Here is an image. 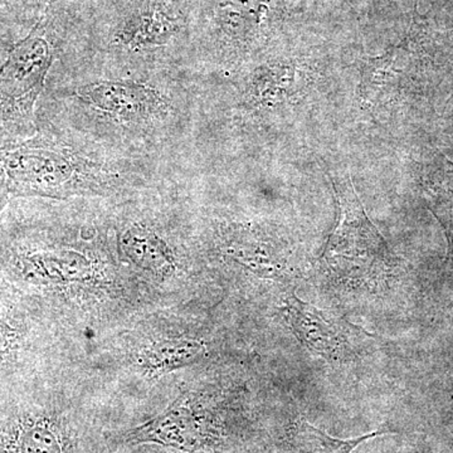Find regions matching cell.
I'll list each match as a JSON object with an SVG mask.
<instances>
[{
	"instance_id": "6da1fadb",
	"label": "cell",
	"mask_w": 453,
	"mask_h": 453,
	"mask_svg": "<svg viewBox=\"0 0 453 453\" xmlns=\"http://www.w3.org/2000/svg\"><path fill=\"white\" fill-rule=\"evenodd\" d=\"M124 184L115 164L58 136L0 145V189L16 198L109 196Z\"/></svg>"
},
{
	"instance_id": "7a4b0ae2",
	"label": "cell",
	"mask_w": 453,
	"mask_h": 453,
	"mask_svg": "<svg viewBox=\"0 0 453 453\" xmlns=\"http://www.w3.org/2000/svg\"><path fill=\"white\" fill-rule=\"evenodd\" d=\"M338 220L327 240L321 266L335 281L381 282L395 273L388 243L366 216L349 175L332 178Z\"/></svg>"
},
{
	"instance_id": "3957f363",
	"label": "cell",
	"mask_w": 453,
	"mask_h": 453,
	"mask_svg": "<svg viewBox=\"0 0 453 453\" xmlns=\"http://www.w3.org/2000/svg\"><path fill=\"white\" fill-rule=\"evenodd\" d=\"M74 105L112 130L142 136L172 120V98L162 88L140 80L98 79L71 91Z\"/></svg>"
},
{
	"instance_id": "277c9868",
	"label": "cell",
	"mask_w": 453,
	"mask_h": 453,
	"mask_svg": "<svg viewBox=\"0 0 453 453\" xmlns=\"http://www.w3.org/2000/svg\"><path fill=\"white\" fill-rule=\"evenodd\" d=\"M56 58V46L38 26L0 65V134L35 127V104Z\"/></svg>"
},
{
	"instance_id": "5b68a950",
	"label": "cell",
	"mask_w": 453,
	"mask_h": 453,
	"mask_svg": "<svg viewBox=\"0 0 453 453\" xmlns=\"http://www.w3.org/2000/svg\"><path fill=\"white\" fill-rule=\"evenodd\" d=\"M97 265L88 252L67 246L42 244L14 238L0 246V273L7 281L25 288L94 281Z\"/></svg>"
},
{
	"instance_id": "8992f818",
	"label": "cell",
	"mask_w": 453,
	"mask_h": 453,
	"mask_svg": "<svg viewBox=\"0 0 453 453\" xmlns=\"http://www.w3.org/2000/svg\"><path fill=\"white\" fill-rule=\"evenodd\" d=\"M292 332L309 350L333 362H344L354 356L351 326L342 318L310 305L295 294L288 295L282 308Z\"/></svg>"
},
{
	"instance_id": "52a82bcc",
	"label": "cell",
	"mask_w": 453,
	"mask_h": 453,
	"mask_svg": "<svg viewBox=\"0 0 453 453\" xmlns=\"http://www.w3.org/2000/svg\"><path fill=\"white\" fill-rule=\"evenodd\" d=\"M180 29V16L172 0L146 3L130 14L115 33L113 44L131 58L166 49Z\"/></svg>"
},
{
	"instance_id": "ba28073f",
	"label": "cell",
	"mask_w": 453,
	"mask_h": 453,
	"mask_svg": "<svg viewBox=\"0 0 453 453\" xmlns=\"http://www.w3.org/2000/svg\"><path fill=\"white\" fill-rule=\"evenodd\" d=\"M119 255L131 266L155 280H168L178 267L177 255L169 241L155 226L134 222L122 229Z\"/></svg>"
},
{
	"instance_id": "9c48e42d",
	"label": "cell",
	"mask_w": 453,
	"mask_h": 453,
	"mask_svg": "<svg viewBox=\"0 0 453 453\" xmlns=\"http://www.w3.org/2000/svg\"><path fill=\"white\" fill-rule=\"evenodd\" d=\"M125 441L129 443H159L195 451L203 442V426L196 411L179 399L160 416L130 431Z\"/></svg>"
},
{
	"instance_id": "30bf717a",
	"label": "cell",
	"mask_w": 453,
	"mask_h": 453,
	"mask_svg": "<svg viewBox=\"0 0 453 453\" xmlns=\"http://www.w3.org/2000/svg\"><path fill=\"white\" fill-rule=\"evenodd\" d=\"M223 250L228 257L259 276L275 279L285 273V259L281 253L252 229L243 226L229 229Z\"/></svg>"
},
{
	"instance_id": "8fae6325",
	"label": "cell",
	"mask_w": 453,
	"mask_h": 453,
	"mask_svg": "<svg viewBox=\"0 0 453 453\" xmlns=\"http://www.w3.org/2000/svg\"><path fill=\"white\" fill-rule=\"evenodd\" d=\"M204 354L205 345L198 340L165 339L145 348L139 365L149 374L160 375L193 365Z\"/></svg>"
},
{
	"instance_id": "7c38bea8",
	"label": "cell",
	"mask_w": 453,
	"mask_h": 453,
	"mask_svg": "<svg viewBox=\"0 0 453 453\" xmlns=\"http://www.w3.org/2000/svg\"><path fill=\"white\" fill-rule=\"evenodd\" d=\"M384 434L386 432L378 431L350 440H340L314 427L305 419H300L295 423L288 437V453H351L365 441Z\"/></svg>"
},
{
	"instance_id": "4fadbf2b",
	"label": "cell",
	"mask_w": 453,
	"mask_h": 453,
	"mask_svg": "<svg viewBox=\"0 0 453 453\" xmlns=\"http://www.w3.org/2000/svg\"><path fill=\"white\" fill-rule=\"evenodd\" d=\"M2 303L0 299V374L19 365L26 351L31 348L26 319Z\"/></svg>"
},
{
	"instance_id": "5bb4252c",
	"label": "cell",
	"mask_w": 453,
	"mask_h": 453,
	"mask_svg": "<svg viewBox=\"0 0 453 453\" xmlns=\"http://www.w3.org/2000/svg\"><path fill=\"white\" fill-rule=\"evenodd\" d=\"M431 211L440 220L449 240L447 264L453 270V190H436L432 193Z\"/></svg>"
},
{
	"instance_id": "9a60e30c",
	"label": "cell",
	"mask_w": 453,
	"mask_h": 453,
	"mask_svg": "<svg viewBox=\"0 0 453 453\" xmlns=\"http://www.w3.org/2000/svg\"><path fill=\"white\" fill-rule=\"evenodd\" d=\"M11 196L5 193L4 190L0 189V216H2L3 211L7 207Z\"/></svg>"
}]
</instances>
